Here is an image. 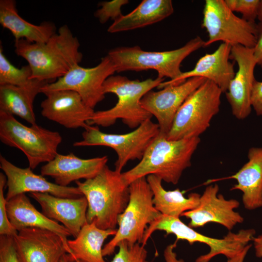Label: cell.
<instances>
[{"instance_id":"1","label":"cell","mask_w":262,"mask_h":262,"mask_svg":"<svg viewBox=\"0 0 262 262\" xmlns=\"http://www.w3.org/2000/svg\"><path fill=\"white\" fill-rule=\"evenodd\" d=\"M15 52L30 67L31 79L53 82L79 65L82 54L80 44L67 25L62 26L46 42L15 41Z\"/></svg>"},{"instance_id":"2","label":"cell","mask_w":262,"mask_h":262,"mask_svg":"<svg viewBox=\"0 0 262 262\" xmlns=\"http://www.w3.org/2000/svg\"><path fill=\"white\" fill-rule=\"evenodd\" d=\"M200 142L199 137L169 140L160 131L139 163L122 173L123 178L130 184L139 178L153 175L176 184L183 171L191 166L192 156Z\"/></svg>"},{"instance_id":"3","label":"cell","mask_w":262,"mask_h":262,"mask_svg":"<svg viewBox=\"0 0 262 262\" xmlns=\"http://www.w3.org/2000/svg\"><path fill=\"white\" fill-rule=\"evenodd\" d=\"M75 183L87 201V223L103 229H115L130 198L129 184L122 173L106 165L95 177Z\"/></svg>"},{"instance_id":"4","label":"cell","mask_w":262,"mask_h":262,"mask_svg":"<svg viewBox=\"0 0 262 262\" xmlns=\"http://www.w3.org/2000/svg\"><path fill=\"white\" fill-rule=\"evenodd\" d=\"M164 80L157 77L140 81L120 75L109 77L103 84L104 92L115 94L117 102L108 110L95 111L88 125L108 127L120 119L129 128H137L152 117L142 106V98L155 87L158 88Z\"/></svg>"},{"instance_id":"5","label":"cell","mask_w":262,"mask_h":262,"mask_svg":"<svg viewBox=\"0 0 262 262\" xmlns=\"http://www.w3.org/2000/svg\"><path fill=\"white\" fill-rule=\"evenodd\" d=\"M204 47L205 41L197 36L183 46L174 50L147 51L138 46L122 47L111 49L107 55L113 62L117 72L154 69L158 73V77L174 80L182 72L180 66L183 60Z\"/></svg>"},{"instance_id":"6","label":"cell","mask_w":262,"mask_h":262,"mask_svg":"<svg viewBox=\"0 0 262 262\" xmlns=\"http://www.w3.org/2000/svg\"><path fill=\"white\" fill-rule=\"evenodd\" d=\"M0 140L5 145L21 150L27 157L29 167L34 169L54 159L62 137L58 131L37 124L26 126L13 115L0 111Z\"/></svg>"},{"instance_id":"7","label":"cell","mask_w":262,"mask_h":262,"mask_svg":"<svg viewBox=\"0 0 262 262\" xmlns=\"http://www.w3.org/2000/svg\"><path fill=\"white\" fill-rule=\"evenodd\" d=\"M130 198L124 211L118 216V229L114 237L103 247L104 257L113 254L120 242L141 244L148 226L161 214L153 203V193L146 177L129 184Z\"/></svg>"},{"instance_id":"8","label":"cell","mask_w":262,"mask_h":262,"mask_svg":"<svg viewBox=\"0 0 262 262\" xmlns=\"http://www.w3.org/2000/svg\"><path fill=\"white\" fill-rule=\"evenodd\" d=\"M222 93L216 84L206 80L189 96L177 112L167 139L177 140L199 137L219 112Z\"/></svg>"},{"instance_id":"9","label":"cell","mask_w":262,"mask_h":262,"mask_svg":"<svg viewBox=\"0 0 262 262\" xmlns=\"http://www.w3.org/2000/svg\"><path fill=\"white\" fill-rule=\"evenodd\" d=\"M157 230L164 231L167 234H173L177 241L185 240L190 245L196 242L207 245L210 248L209 252L197 257L196 262H209L218 255H223L227 259L231 258L249 244L256 234L254 229H242L236 233L229 231L223 238H213L196 231L182 222L180 218L161 213L148 226L145 231L143 242L147 243L153 232Z\"/></svg>"},{"instance_id":"10","label":"cell","mask_w":262,"mask_h":262,"mask_svg":"<svg viewBox=\"0 0 262 262\" xmlns=\"http://www.w3.org/2000/svg\"><path fill=\"white\" fill-rule=\"evenodd\" d=\"M159 126L151 119L144 122L133 131L124 134L107 133L98 126L88 125L82 133V140L73 143L74 147L105 146L113 148L117 159L115 170L121 172L130 161L143 158L149 145L159 134Z\"/></svg>"},{"instance_id":"11","label":"cell","mask_w":262,"mask_h":262,"mask_svg":"<svg viewBox=\"0 0 262 262\" xmlns=\"http://www.w3.org/2000/svg\"><path fill=\"white\" fill-rule=\"evenodd\" d=\"M201 26L208 35L205 47L222 41L231 46L253 48L256 43L257 24L236 16L224 0H205Z\"/></svg>"},{"instance_id":"12","label":"cell","mask_w":262,"mask_h":262,"mask_svg":"<svg viewBox=\"0 0 262 262\" xmlns=\"http://www.w3.org/2000/svg\"><path fill=\"white\" fill-rule=\"evenodd\" d=\"M115 72L113 62L107 55L93 67L75 66L62 77L47 84L42 89L41 93L60 90L73 91L81 96L88 106L94 109L105 98V81Z\"/></svg>"},{"instance_id":"13","label":"cell","mask_w":262,"mask_h":262,"mask_svg":"<svg viewBox=\"0 0 262 262\" xmlns=\"http://www.w3.org/2000/svg\"><path fill=\"white\" fill-rule=\"evenodd\" d=\"M206 80L203 77L191 78L181 83L166 86L158 91L151 90L143 96L142 105L155 117L160 132L167 134L180 106Z\"/></svg>"},{"instance_id":"14","label":"cell","mask_w":262,"mask_h":262,"mask_svg":"<svg viewBox=\"0 0 262 262\" xmlns=\"http://www.w3.org/2000/svg\"><path fill=\"white\" fill-rule=\"evenodd\" d=\"M230 59L235 61L238 70L229 82L226 95L232 115L238 119H244L252 110L251 94L254 82V69L257 65L253 48L240 45L233 46Z\"/></svg>"},{"instance_id":"15","label":"cell","mask_w":262,"mask_h":262,"mask_svg":"<svg viewBox=\"0 0 262 262\" xmlns=\"http://www.w3.org/2000/svg\"><path fill=\"white\" fill-rule=\"evenodd\" d=\"M219 190L217 184L209 185L200 195L197 207L181 214V216L190 219V227H202L213 222L230 231L236 225L244 222L243 217L235 211L240 206L239 201L226 199L222 194H218Z\"/></svg>"},{"instance_id":"16","label":"cell","mask_w":262,"mask_h":262,"mask_svg":"<svg viewBox=\"0 0 262 262\" xmlns=\"http://www.w3.org/2000/svg\"><path fill=\"white\" fill-rule=\"evenodd\" d=\"M41 103L42 115L67 129L88 126L95 111L88 106L76 92L68 90L50 91L44 94Z\"/></svg>"},{"instance_id":"17","label":"cell","mask_w":262,"mask_h":262,"mask_svg":"<svg viewBox=\"0 0 262 262\" xmlns=\"http://www.w3.org/2000/svg\"><path fill=\"white\" fill-rule=\"evenodd\" d=\"M17 262H59L66 253L61 237L51 231L28 228L14 237Z\"/></svg>"},{"instance_id":"18","label":"cell","mask_w":262,"mask_h":262,"mask_svg":"<svg viewBox=\"0 0 262 262\" xmlns=\"http://www.w3.org/2000/svg\"><path fill=\"white\" fill-rule=\"evenodd\" d=\"M0 167L7 178V192L6 199L26 193H48L65 198H77L83 196L77 187L62 186L47 180L44 176L35 174L29 167L20 168L0 156Z\"/></svg>"},{"instance_id":"19","label":"cell","mask_w":262,"mask_h":262,"mask_svg":"<svg viewBox=\"0 0 262 262\" xmlns=\"http://www.w3.org/2000/svg\"><path fill=\"white\" fill-rule=\"evenodd\" d=\"M231 47L230 45L222 42L214 51L200 57L193 69L182 72L174 80L162 82L158 88L179 84L189 78L199 77L212 81L223 93H226L235 74L234 65L229 61Z\"/></svg>"},{"instance_id":"20","label":"cell","mask_w":262,"mask_h":262,"mask_svg":"<svg viewBox=\"0 0 262 262\" xmlns=\"http://www.w3.org/2000/svg\"><path fill=\"white\" fill-rule=\"evenodd\" d=\"M107 156L82 159L71 153H58L53 160L41 168V175L49 176L54 183L62 186H69L73 181L85 180L97 176L107 165Z\"/></svg>"},{"instance_id":"21","label":"cell","mask_w":262,"mask_h":262,"mask_svg":"<svg viewBox=\"0 0 262 262\" xmlns=\"http://www.w3.org/2000/svg\"><path fill=\"white\" fill-rule=\"evenodd\" d=\"M30 196L39 204L45 215L61 222L74 238L87 223L88 203L84 196L65 198L41 193H31Z\"/></svg>"},{"instance_id":"22","label":"cell","mask_w":262,"mask_h":262,"mask_svg":"<svg viewBox=\"0 0 262 262\" xmlns=\"http://www.w3.org/2000/svg\"><path fill=\"white\" fill-rule=\"evenodd\" d=\"M247 158V162L234 174L210 180L207 184L225 179L235 180L237 183L230 190L241 191L244 207L254 210L262 207V147L249 148Z\"/></svg>"},{"instance_id":"23","label":"cell","mask_w":262,"mask_h":262,"mask_svg":"<svg viewBox=\"0 0 262 262\" xmlns=\"http://www.w3.org/2000/svg\"><path fill=\"white\" fill-rule=\"evenodd\" d=\"M6 212L10 222L17 231L25 228H36L54 232L61 237L66 253H68L67 237L71 236L69 231L39 212L25 194H19L8 200Z\"/></svg>"},{"instance_id":"24","label":"cell","mask_w":262,"mask_h":262,"mask_svg":"<svg viewBox=\"0 0 262 262\" xmlns=\"http://www.w3.org/2000/svg\"><path fill=\"white\" fill-rule=\"evenodd\" d=\"M49 83L33 79L23 86L0 85V111L18 116L31 125L36 124L34 100Z\"/></svg>"},{"instance_id":"25","label":"cell","mask_w":262,"mask_h":262,"mask_svg":"<svg viewBox=\"0 0 262 262\" xmlns=\"http://www.w3.org/2000/svg\"><path fill=\"white\" fill-rule=\"evenodd\" d=\"M0 24L11 33L15 41L24 39L32 43H43L56 33V26L51 22L35 25L23 19L17 12L15 0H0Z\"/></svg>"},{"instance_id":"26","label":"cell","mask_w":262,"mask_h":262,"mask_svg":"<svg viewBox=\"0 0 262 262\" xmlns=\"http://www.w3.org/2000/svg\"><path fill=\"white\" fill-rule=\"evenodd\" d=\"M117 229H103L94 223H87L73 240H67L69 262H106L102 254L103 245Z\"/></svg>"},{"instance_id":"27","label":"cell","mask_w":262,"mask_h":262,"mask_svg":"<svg viewBox=\"0 0 262 262\" xmlns=\"http://www.w3.org/2000/svg\"><path fill=\"white\" fill-rule=\"evenodd\" d=\"M173 12L171 0H144L131 13L115 20L107 31L115 33L143 28L163 20Z\"/></svg>"},{"instance_id":"28","label":"cell","mask_w":262,"mask_h":262,"mask_svg":"<svg viewBox=\"0 0 262 262\" xmlns=\"http://www.w3.org/2000/svg\"><path fill=\"white\" fill-rule=\"evenodd\" d=\"M147 180L153 193L154 206L163 214L180 218L183 213L194 210L199 203V194L193 193L185 197L178 188L166 190L162 185L163 180L155 175L147 176Z\"/></svg>"},{"instance_id":"29","label":"cell","mask_w":262,"mask_h":262,"mask_svg":"<svg viewBox=\"0 0 262 262\" xmlns=\"http://www.w3.org/2000/svg\"><path fill=\"white\" fill-rule=\"evenodd\" d=\"M32 75V70L28 65L18 68L11 63L4 54L0 45V85H25L31 80Z\"/></svg>"},{"instance_id":"30","label":"cell","mask_w":262,"mask_h":262,"mask_svg":"<svg viewBox=\"0 0 262 262\" xmlns=\"http://www.w3.org/2000/svg\"><path fill=\"white\" fill-rule=\"evenodd\" d=\"M117 247L118 251L111 262H149L147 260V251L141 244H131L122 241Z\"/></svg>"},{"instance_id":"31","label":"cell","mask_w":262,"mask_h":262,"mask_svg":"<svg viewBox=\"0 0 262 262\" xmlns=\"http://www.w3.org/2000/svg\"><path fill=\"white\" fill-rule=\"evenodd\" d=\"M228 8L233 12L240 13L244 19L255 23L257 18L260 0H224Z\"/></svg>"},{"instance_id":"32","label":"cell","mask_w":262,"mask_h":262,"mask_svg":"<svg viewBox=\"0 0 262 262\" xmlns=\"http://www.w3.org/2000/svg\"><path fill=\"white\" fill-rule=\"evenodd\" d=\"M128 2V0L102 1L99 3L100 8L94 13L95 16L102 24L106 23L110 19L115 21L123 15L121 8Z\"/></svg>"},{"instance_id":"33","label":"cell","mask_w":262,"mask_h":262,"mask_svg":"<svg viewBox=\"0 0 262 262\" xmlns=\"http://www.w3.org/2000/svg\"><path fill=\"white\" fill-rule=\"evenodd\" d=\"M7 178L3 173H0V235L14 237L17 231L12 226L6 212L7 200L4 195L6 186Z\"/></svg>"},{"instance_id":"34","label":"cell","mask_w":262,"mask_h":262,"mask_svg":"<svg viewBox=\"0 0 262 262\" xmlns=\"http://www.w3.org/2000/svg\"><path fill=\"white\" fill-rule=\"evenodd\" d=\"M0 262H17L14 237L0 235Z\"/></svg>"},{"instance_id":"35","label":"cell","mask_w":262,"mask_h":262,"mask_svg":"<svg viewBox=\"0 0 262 262\" xmlns=\"http://www.w3.org/2000/svg\"><path fill=\"white\" fill-rule=\"evenodd\" d=\"M251 105L257 115H262V82L255 81L251 94Z\"/></svg>"},{"instance_id":"36","label":"cell","mask_w":262,"mask_h":262,"mask_svg":"<svg viewBox=\"0 0 262 262\" xmlns=\"http://www.w3.org/2000/svg\"><path fill=\"white\" fill-rule=\"evenodd\" d=\"M258 33L256 44L253 49V55L257 65L262 68V23L257 24Z\"/></svg>"},{"instance_id":"37","label":"cell","mask_w":262,"mask_h":262,"mask_svg":"<svg viewBox=\"0 0 262 262\" xmlns=\"http://www.w3.org/2000/svg\"><path fill=\"white\" fill-rule=\"evenodd\" d=\"M251 244L246 245L240 252L234 257L228 259L227 262H244L245 259L251 247Z\"/></svg>"},{"instance_id":"38","label":"cell","mask_w":262,"mask_h":262,"mask_svg":"<svg viewBox=\"0 0 262 262\" xmlns=\"http://www.w3.org/2000/svg\"><path fill=\"white\" fill-rule=\"evenodd\" d=\"M256 257L262 259V233L252 239Z\"/></svg>"},{"instance_id":"39","label":"cell","mask_w":262,"mask_h":262,"mask_svg":"<svg viewBox=\"0 0 262 262\" xmlns=\"http://www.w3.org/2000/svg\"><path fill=\"white\" fill-rule=\"evenodd\" d=\"M257 19L259 21V23H262V0H260L258 10Z\"/></svg>"},{"instance_id":"40","label":"cell","mask_w":262,"mask_h":262,"mask_svg":"<svg viewBox=\"0 0 262 262\" xmlns=\"http://www.w3.org/2000/svg\"><path fill=\"white\" fill-rule=\"evenodd\" d=\"M59 262H69L67 256V253H65L63 256L62 257L61 259H60V261Z\"/></svg>"}]
</instances>
